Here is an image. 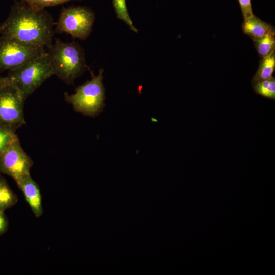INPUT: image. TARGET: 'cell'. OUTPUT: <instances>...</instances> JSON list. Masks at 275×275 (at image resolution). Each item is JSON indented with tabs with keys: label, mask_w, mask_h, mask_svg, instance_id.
Returning a JSON list of instances; mask_svg holds the SVG:
<instances>
[{
	"label": "cell",
	"mask_w": 275,
	"mask_h": 275,
	"mask_svg": "<svg viewBox=\"0 0 275 275\" xmlns=\"http://www.w3.org/2000/svg\"><path fill=\"white\" fill-rule=\"evenodd\" d=\"M54 24L45 9L35 10L15 0L7 18L0 24V35L47 49L54 40Z\"/></svg>",
	"instance_id": "cell-1"
},
{
	"label": "cell",
	"mask_w": 275,
	"mask_h": 275,
	"mask_svg": "<svg viewBox=\"0 0 275 275\" xmlns=\"http://www.w3.org/2000/svg\"><path fill=\"white\" fill-rule=\"evenodd\" d=\"M54 75L66 84H73L87 67L85 51L74 41L66 42L54 39L46 49Z\"/></svg>",
	"instance_id": "cell-2"
},
{
	"label": "cell",
	"mask_w": 275,
	"mask_h": 275,
	"mask_svg": "<svg viewBox=\"0 0 275 275\" xmlns=\"http://www.w3.org/2000/svg\"><path fill=\"white\" fill-rule=\"evenodd\" d=\"M54 75L46 50L17 69L8 71L7 83L15 87L25 100L45 80Z\"/></svg>",
	"instance_id": "cell-3"
},
{
	"label": "cell",
	"mask_w": 275,
	"mask_h": 275,
	"mask_svg": "<svg viewBox=\"0 0 275 275\" xmlns=\"http://www.w3.org/2000/svg\"><path fill=\"white\" fill-rule=\"evenodd\" d=\"M103 73V70L100 69L97 75L93 74L90 80L77 87L74 94L65 93V99L75 111L92 117L102 112L105 99Z\"/></svg>",
	"instance_id": "cell-4"
},
{
	"label": "cell",
	"mask_w": 275,
	"mask_h": 275,
	"mask_svg": "<svg viewBox=\"0 0 275 275\" xmlns=\"http://www.w3.org/2000/svg\"><path fill=\"white\" fill-rule=\"evenodd\" d=\"M95 19L94 11L88 7H63L55 23L54 31L65 33L73 38L84 40L90 35Z\"/></svg>",
	"instance_id": "cell-5"
},
{
	"label": "cell",
	"mask_w": 275,
	"mask_h": 275,
	"mask_svg": "<svg viewBox=\"0 0 275 275\" xmlns=\"http://www.w3.org/2000/svg\"><path fill=\"white\" fill-rule=\"evenodd\" d=\"M46 50L44 48L1 35L0 73L17 69Z\"/></svg>",
	"instance_id": "cell-6"
},
{
	"label": "cell",
	"mask_w": 275,
	"mask_h": 275,
	"mask_svg": "<svg viewBox=\"0 0 275 275\" xmlns=\"http://www.w3.org/2000/svg\"><path fill=\"white\" fill-rule=\"evenodd\" d=\"M25 99L14 86L7 83L0 87V127L15 132L25 124Z\"/></svg>",
	"instance_id": "cell-7"
},
{
	"label": "cell",
	"mask_w": 275,
	"mask_h": 275,
	"mask_svg": "<svg viewBox=\"0 0 275 275\" xmlns=\"http://www.w3.org/2000/svg\"><path fill=\"white\" fill-rule=\"evenodd\" d=\"M33 164L32 159L21 147L18 138L0 156V173L11 176L16 183L31 175Z\"/></svg>",
	"instance_id": "cell-8"
},
{
	"label": "cell",
	"mask_w": 275,
	"mask_h": 275,
	"mask_svg": "<svg viewBox=\"0 0 275 275\" xmlns=\"http://www.w3.org/2000/svg\"><path fill=\"white\" fill-rule=\"evenodd\" d=\"M18 187L21 190L25 199L36 218L43 214L42 196L39 186L32 178L31 175L26 176L16 182Z\"/></svg>",
	"instance_id": "cell-9"
},
{
	"label": "cell",
	"mask_w": 275,
	"mask_h": 275,
	"mask_svg": "<svg viewBox=\"0 0 275 275\" xmlns=\"http://www.w3.org/2000/svg\"><path fill=\"white\" fill-rule=\"evenodd\" d=\"M242 29L244 34L252 38L274 35V28L254 15L244 19Z\"/></svg>",
	"instance_id": "cell-10"
},
{
	"label": "cell",
	"mask_w": 275,
	"mask_h": 275,
	"mask_svg": "<svg viewBox=\"0 0 275 275\" xmlns=\"http://www.w3.org/2000/svg\"><path fill=\"white\" fill-rule=\"evenodd\" d=\"M275 69L274 52L271 54L263 57L260 61L258 68L252 78V86L265 80L272 76Z\"/></svg>",
	"instance_id": "cell-11"
},
{
	"label": "cell",
	"mask_w": 275,
	"mask_h": 275,
	"mask_svg": "<svg viewBox=\"0 0 275 275\" xmlns=\"http://www.w3.org/2000/svg\"><path fill=\"white\" fill-rule=\"evenodd\" d=\"M17 195L10 188L6 181L0 175V211L15 205L18 201Z\"/></svg>",
	"instance_id": "cell-12"
},
{
	"label": "cell",
	"mask_w": 275,
	"mask_h": 275,
	"mask_svg": "<svg viewBox=\"0 0 275 275\" xmlns=\"http://www.w3.org/2000/svg\"><path fill=\"white\" fill-rule=\"evenodd\" d=\"M251 39L257 52L261 57L268 56L274 52V35H267L261 37Z\"/></svg>",
	"instance_id": "cell-13"
},
{
	"label": "cell",
	"mask_w": 275,
	"mask_h": 275,
	"mask_svg": "<svg viewBox=\"0 0 275 275\" xmlns=\"http://www.w3.org/2000/svg\"><path fill=\"white\" fill-rule=\"evenodd\" d=\"M112 4L117 18L126 23L131 30L135 33H138L139 30L133 24L128 12L126 1L112 0Z\"/></svg>",
	"instance_id": "cell-14"
},
{
	"label": "cell",
	"mask_w": 275,
	"mask_h": 275,
	"mask_svg": "<svg viewBox=\"0 0 275 275\" xmlns=\"http://www.w3.org/2000/svg\"><path fill=\"white\" fill-rule=\"evenodd\" d=\"M255 92L264 97L275 99V78L272 76L253 86Z\"/></svg>",
	"instance_id": "cell-15"
},
{
	"label": "cell",
	"mask_w": 275,
	"mask_h": 275,
	"mask_svg": "<svg viewBox=\"0 0 275 275\" xmlns=\"http://www.w3.org/2000/svg\"><path fill=\"white\" fill-rule=\"evenodd\" d=\"M23 2L35 10H41L47 7L56 6L72 1L81 0H19Z\"/></svg>",
	"instance_id": "cell-16"
},
{
	"label": "cell",
	"mask_w": 275,
	"mask_h": 275,
	"mask_svg": "<svg viewBox=\"0 0 275 275\" xmlns=\"http://www.w3.org/2000/svg\"><path fill=\"white\" fill-rule=\"evenodd\" d=\"M17 138L15 132L0 127V156Z\"/></svg>",
	"instance_id": "cell-17"
},
{
	"label": "cell",
	"mask_w": 275,
	"mask_h": 275,
	"mask_svg": "<svg viewBox=\"0 0 275 275\" xmlns=\"http://www.w3.org/2000/svg\"><path fill=\"white\" fill-rule=\"evenodd\" d=\"M243 18L251 17L253 14L251 0H238Z\"/></svg>",
	"instance_id": "cell-18"
},
{
	"label": "cell",
	"mask_w": 275,
	"mask_h": 275,
	"mask_svg": "<svg viewBox=\"0 0 275 275\" xmlns=\"http://www.w3.org/2000/svg\"><path fill=\"white\" fill-rule=\"evenodd\" d=\"M8 221L4 212L0 211V235L5 233L8 228Z\"/></svg>",
	"instance_id": "cell-19"
},
{
	"label": "cell",
	"mask_w": 275,
	"mask_h": 275,
	"mask_svg": "<svg viewBox=\"0 0 275 275\" xmlns=\"http://www.w3.org/2000/svg\"><path fill=\"white\" fill-rule=\"evenodd\" d=\"M7 80L5 77H2L0 76V87L7 84Z\"/></svg>",
	"instance_id": "cell-20"
}]
</instances>
